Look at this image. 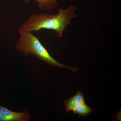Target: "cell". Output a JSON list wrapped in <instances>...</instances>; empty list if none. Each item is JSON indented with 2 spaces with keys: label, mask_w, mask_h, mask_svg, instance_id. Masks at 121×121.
<instances>
[{
  "label": "cell",
  "mask_w": 121,
  "mask_h": 121,
  "mask_svg": "<svg viewBox=\"0 0 121 121\" xmlns=\"http://www.w3.org/2000/svg\"><path fill=\"white\" fill-rule=\"evenodd\" d=\"M75 10V7L71 5L65 10L59 9L56 15L32 14L20 28L30 32L38 31L43 29H52L56 31V36L60 38L66 27L71 24V19L77 16L74 13Z\"/></svg>",
  "instance_id": "obj_1"
},
{
  "label": "cell",
  "mask_w": 121,
  "mask_h": 121,
  "mask_svg": "<svg viewBox=\"0 0 121 121\" xmlns=\"http://www.w3.org/2000/svg\"><path fill=\"white\" fill-rule=\"evenodd\" d=\"M19 32L20 37L16 48L25 56H27L30 55L35 56L39 60L49 65L57 67L65 68L71 70L73 73L79 70L78 68L69 66L59 62L51 56L39 39L33 35L31 32L20 28Z\"/></svg>",
  "instance_id": "obj_2"
},
{
  "label": "cell",
  "mask_w": 121,
  "mask_h": 121,
  "mask_svg": "<svg viewBox=\"0 0 121 121\" xmlns=\"http://www.w3.org/2000/svg\"><path fill=\"white\" fill-rule=\"evenodd\" d=\"M31 117L27 110L13 112L0 105V121H27Z\"/></svg>",
  "instance_id": "obj_3"
},
{
  "label": "cell",
  "mask_w": 121,
  "mask_h": 121,
  "mask_svg": "<svg viewBox=\"0 0 121 121\" xmlns=\"http://www.w3.org/2000/svg\"><path fill=\"white\" fill-rule=\"evenodd\" d=\"M84 103V94L79 91L74 96L66 100L64 104L65 106V109L68 112L75 107Z\"/></svg>",
  "instance_id": "obj_4"
},
{
  "label": "cell",
  "mask_w": 121,
  "mask_h": 121,
  "mask_svg": "<svg viewBox=\"0 0 121 121\" xmlns=\"http://www.w3.org/2000/svg\"><path fill=\"white\" fill-rule=\"evenodd\" d=\"M37 1L39 8L41 10H52L56 8L58 5L56 0H24L25 4H28L31 1Z\"/></svg>",
  "instance_id": "obj_5"
},
{
  "label": "cell",
  "mask_w": 121,
  "mask_h": 121,
  "mask_svg": "<svg viewBox=\"0 0 121 121\" xmlns=\"http://www.w3.org/2000/svg\"><path fill=\"white\" fill-rule=\"evenodd\" d=\"M73 112L79 116L86 117L93 111V109L84 103L73 107L71 109Z\"/></svg>",
  "instance_id": "obj_6"
}]
</instances>
